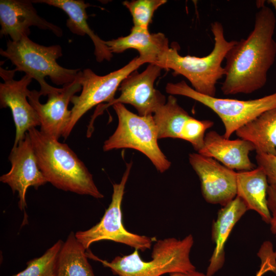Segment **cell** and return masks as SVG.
I'll list each match as a JSON object with an SVG mask.
<instances>
[{
    "instance_id": "24",
    "label": "cell",
    "mask_w": 276,
    "mask_h": 276,
    "mask_svg": "<svg viewBox=\"0 0 276 276\" xmlns=\"http://www.w3.org/2000/svg\"><path fill=\"white\" fill-rule=\"evenodd\" d=\"M63 243L59 240L41 256L29 261L24 270L12 276H57V261Z\"/></svg>"
},
{
    "instance_id": "1",
    "label": "cell",
    "mask_w": 276,
    "mask_h": 276,
    "mask_svg": "<svg viewBox=\"0 0 276 276\" xmlns=\"http://www.w3.org/2000/svg\"><path fill=\"white\" fill-rule=\"evenodd\" d=\"M259 9L252 30L247 38L237 41L225 56L221 87L225 95L251 94L266 84L276 58L275 17L266 5Z\"/></svg>"
},
{
    "instance_id": "3",
    "label": "cell",
    "mask_w": 276,
    "mask_h": 276,
    "mask_svg": "<svg viewBox=\"0 0 276 276\" xmlns=\"http://www.w3.org/2000/svg\"><path fill=\"white\" fill-rule=\"evenodd\" d=\"M194 240L191 234L182 240L168 238L156 241L151 254L152 260L146 261L139 250L131 254L116 257L110 262L99 259L90 252L88 258L100 262L118 276H160L176 272L196 270L190 258Z\"/></svg>"
},
{
    "instance_id": "17",
    "label": "cell",
    "mask_w": 276,
    "mask_h": 276,
    "mask_svg": "<svg viewBox=\"0 0 276 276\" xmlns=\"http://www.w3.org/2000/svg\"><path fill=\"white\" fill-rule=\"evenodd\" d=\"M254 150L255 147L249 141L231 140L212 130L205 134L203 147L198 153L213 158L231 169L244 171L256 167L249 157Z\"/></svg>"
},
{
    "instance_id": "18",
    "label": "cell",
    "mask_w": 276,
    "mask_h": 276,
    "mask_svg": "<svg viewBox=\"0 0 276 276\" xmlns=\"http://www.w3.org/2000/svg\"><path fill=\"white\" fill-rule=\"evenodd\" d=\"M111 53H121L133 49L145 63L158 65L170 48L169 41L162 33L151 34L148 29L133 27L127 36L105 41Z\"/></svg>"
},
{
    "instance_id": "10",
    "label": "cell",
    "mask_w": 276,
    "mask_h": 276,
    "mask_svg": "<svg viewBox=\"0 0 276 276\" xmlns=\"http://www.w3.org/2000/svg\"><path fill=\"white\" fill-rule=\"evenodd\" d=\"M162 69L156 64H149L142 73L136 70L130 74L120 84V95L118 98L98 106L88 127L94 128V122L97 117L108 107L117 103L131 105L141 116L153 115L167 101L165 96L154 88V82L160 76Z\"/></svg>"
},
{
    "instance_id": "13",
    "label": "cell",
    "mask_w": 276,
    "mask_h": 276,
    "mask_svg": "<svg viewBox=\"0 0 276 276\" xmlns=\"http://www.w3.org/2000/svg\"><path fill=\"white\" fill-rule=\"evenodd\" d=\"M16 72L15 68L0 67V76L4 80L0 83V107L11 109L16 129L13 146L25 137L29 129L40 126L37 114L28 99V87L33 79L25 75L16 80L14 79Z\"/></svg>"
},
{
    "instance_id": "15",
    "label": "cell",
    "mask_w": 276,
    "mask_h": 276,
    "mask_svg": "<svg viewBox=\"0 0 276 276\" xmlns=\"http://www.w3.org/2000/svg\"><path fill=\"white\" fill-rule=\"evenodd\" d=\"M190 164L197 174L202 196L211 204L225 206L237 196V172L213 158L190 153Z\"/></svg>"
},
{
    "instance_id": "8",
    "label": "cell",
    "mask_w": 276,
    "mask_h": 276,
    "mask_svg": "<svg viewBox=\"0 0 276 276\" xmlns=\"http://www.w3.org/2000/svg\"><path fill=\"white\" fill-rule=\"evenodd\" d=\"M132 162L126 163L121 180L112 184L111 201L101 220L92 227L78 231L75 236L86 249L94 242L110 240L144 251L150 249L155 238L141 236L128 231L122 221V202Z\"/></svg>"
},
{
    "instance_id": "30",
    "label": "cell",
    "mask_w": 276,
    "mask_h": 276,
    "mask_svg": "<svg viewBox=\"0 0 276 276\" xmlns=\"http://www.w3.org/2000/svg\"><path fill=\"white\" fill-rule=\"evenodd\" d=\"M267 3L270 4L274 9L275 11V30H276V0H268Z\"/></svg>"
},
{
    "instance_id": "22",
    "label": "cell",
    "mask_w": 276,
    "mask_h": 276,
    "mask_svg": "<svg viewBox=\"0 0 276 276\" xmlns=\"http://www.w3.org/2000/svg\"><path fill=\"white\" fill-rule=\"evenodd\" d=\"M235 133L250 142L256 153L276 155V108L263 112Z\"/></svg>"
},
{
    "instance_id": "19",
    "label": "cell",
    "mask_w": 276,
    "mask_h": 276,
    "mask_svg": "<svg viewBox=\"0 0 276 276\" xmlns=\"http://www.w3.org/2000/svg\"><path fill=\"white\" fill-rule=\"evenodd\" d=\"M247 210L244 201L236 196L218 211L212 227V239L215 246L207 268L208 276H213L223 266L225 243L236 223Z\"/></svg>"
},
{
    "instance_id": "23",
    "label": "cell",
    "mask_w": 276,
    "mask_h": 276,
    "mask_svg": "<svg viewBox=\"0 0 276 276\" xmlns=\"http://www.w3.org/2000/svg\"><path fill=\"white\" fill-rule=\"evenodd\" d=\"M86 250L71 232L59 254L57 276H95Z\"/></svg>"
},
{
    "instance_id": "16",
    "label": "cell",
    "mask_w": 276,
    "mask_h": 276,
    "mask_svg": "<svg viewBox=\"0 0 276 276\" xmlns=\"http://www.w3.org/2000/svg\"><path fill=\"white\" fill-rule=\"evenodd\" d=\"M32 4L28 0L0 1L1 36H9L11 40L19 41L29 35L31 26L51 31L58 37L62 36V29L40 17Z\"/></svg>"
},
{
    "instance_id": "27",
    "label": "cell",
    "mask_w": 276,
    "mask_h": 276,
    "mask_svg": "<svg viewBox=\"0 0 276 276\" xmlns=\"http://www.w3.org/2000/svg\"><path fill=\"white\" fill-rule=\"evenodd\" d=\"M256 160L265 171L269 185L276 187V155L257 153Z\"/></svg>"
},
{
    "instance_id": "9",
    "label": "cell",
    "mask_w": 276,
    "mask_h": 276,
    "mask_svg": "<svg viewBox=\"0 0 276 276\" xmlns=\"http://www.w3.org/2000/svg\"><path fill=\"white\" fill-rule=\"evenodd\" d=\"M145 63L137 57L123 67L104 76L97 75L90 68L80 71L82 90L79 96L72 98L71 120L62 136L66 139L80 119L93 107L114 99L116 92L123 80Z\"/></svg>"
},
{
    "instance_id": "29",
    "label": "cell",
    "mask_w": 276,
    "mask_h": 276,
    "mask_svg": "<svg viewBox=\"0 0 276 276\" xmlns=\"http://www.w3.org/2000/svg\"><path fill=\"white\" fill-rule=\"evenodd\" d=\"M169 276H208L206 274L196 270L187 272H176L169 274Z\"/></svg>"
},
{
    "instance_id": "5",
    "label": "cell",
    "mask_w": 276,
    "mask_h": 276,
    "mask_svg": "<svg viewBox=\"0 0 276 276\" xmlns=\"http://www.w3.org/2000/svg\"><path fill=\"white\" fill-rule=\"evenodd\" d=\"M6 46V50L1 49V55L15 65L16 72H23L36 80L40 86L41 96H46L54 88L46 82L45 77H49L53 83L64 86L73 82L80 71L79 68L63 67L57 63L62 56L59 45H40L25 36L17 41L8 39Z\"/></svg>"
},
{
    "instance_id": "14",
    "label": "cell",
    "mask_w": 276,
    "mask_h": 276,
    "mask_svg": "<svg viewBox=\"0 0 276 276\" xmlns=\"http://www.w3.org/2000/svg\"><path fill=\"white\" fill-rule=\"evenodd\" d=\"M8 159L11 169L0 177V181L7 184L13 193H18V207L25 212L28 189L33 187L37 190L48 182L38 167L28 132L16 146H13Z\"/></svg>"
},
{
    "instance_id": "6",
    "label": "cell",
    "mask_w": 276,
    "mask_h": 276,
    "mask_svg": "<svg viewBox=\"0 0 276 276\" xmlns=\"http://www.w3.org/2000/svg\"><path fill=\"white\" fill-rule=\"evenodd\" d=\"M112 107L118 124L113 133L104 142L103 150L133 149L145 155L159 172L169 169L171 163L158 144V131L153 115H137L121 103Z\"/></svg>"
},
{
    "instance_id": "26",
    "label": "cell",
    "mask_w": 276,
    "mask_h": 276,
    "mask_svg": "<svg viewBox=\"0 0 276 276\" xmlns=\"http://www.w3.org/2000/svg\"><path fill=\"white\" fill-rule=\"evenodd\" d=\"M257 255L261 260V265L255 276H263L268 271L273 272L276 275V251L273 250L272 243L264 242Z\"/></svg>"
},
{
    "instance_id": "20",
    "label": "cell",
    "mask_w": 276,
    "mask_h": 276,
    "mask_svg": "<svg viewBox=\"0 0 276 276\" xmlns=\"http://www.w3.org/2000/svg\"><path fill=\"white\" fill-rule=\"evenodd\" d=\"M35 3H43L58 8L64 11L68 16L66 26L74 34L80 36L87 35L95 46L96 60L101 62L104 60L109 61L112 53L105 43L89 27L86 9L90 5L82 0H36Z\"/></svg>"
},
{
    "instance_id": "28",
    "label": "cell",
    "mask_w": 276,
    "mask_h": 276,
    "mask_svg": "<svg viewBox=\"0 0 276 276\" xmlns=\"http://www.w3.org/2000/svg\"><path fill=\"white\" fill-rule=\"evenodd\" d=\"M267 202L271 216L269 222L270 231L276 237V187L269 185Z\"/></svg>"
},
{
    "instance_id": "2",
    "label": "cell",
    "mask_w": 276,
    "mask_h": 276,
    "mask_svg": "<svg viewBox=\"0 0 276 276\" xmlns=\"http://www.w3.org/2000/svg\"><path fill=\"white\" fill-rule=\"evenodd\" d=\"M38 167L48 182L58 189L97 199L104 197L92 174L68 145L36 128L28 131Z\"/></svg>"
},
{
    "instance_id": "25",
    "label": "cell",
    "mask_w": 276,
    "mask_h": 276,
    "mask_svg": "<svg viewBox=\"0 0 276 276\" xmlns=\"http://www.w3.org/2000/svg\"><path fill=\"white\" fill-rule=\"evenodd\" d=\"M166 3V0H133L123 4L132 16L133 27L148 29L155 11Z\"/></svg>"
},
{
    "instance_id": "4",
    "label": "cell",
    "mask_w": 276,
    "mask_h": 276,
    "mask_svg": "<svg viewBox=\"0 0 276 276\" xmlns=\"http://www.w3.org/2000/svg\"><path fill=\"white\" fill-rule=\"evenodd\" d=\"M211 28L214 45L210 54L201 57L181 56L178 52V47L174 45L170 47L157 65L162 69L173 70L175 75L185 77L197 92L215 97L216 84L225 75L222 63L237 40H226L223 26L219 21L211 23Z\"/></svg>"
},
{
    "instance_id": "12",
    "label": "cell",
    "mask_w": 276,
    "mask_h": 276,
    "mask_svg": "<svg viewBox=\"0 0 276 276\" xmlns=\"http://www.w3.org/2000/svg\"><path fill=\"white\" fill-rule=\"evenodd\" d=\"M81 90L79 72L73 82L62 88L54 87L48 93L45 103H40L39 91L29 90L28 99L37 114L42 132L59 140L71 120V110L68 109V104L75 94Z\"/></svg>"
},
{
    "instance_id": "7",
    "label": "cell",
    "mask_w": 276,
    "mask_h": 276,
    "mask_svg": "<svg viewBox=\"0 0 276 276\" xmlns=\"http://www.w3.org/2000/svg\"><path fill=\"white\" fill-rule=\"evenodd\" d=\"M165 89L170 95L190 98L213 110L222 122L225 129L223 136L227 139L263 112L276 108V91L258 99L240 100L201 94L184 80L175 83H168Z\"/></svg>"
},
{
    "instance_id": "11",
    "label": "cell",
    "mask_w": 276,
    "mask_h": 276,
    "mask_svg": "<svg viewBox=\"0 0 276 276\" xmlns=\"http://www.w3.org/2000/svg\"><path fill=\"white\" fill-rule=\"evenodd\" d=\"M153 117L158 139H182L189 142L198 152L203 147L206 131L214 124L212 121L199 120L190 116L173 95L168 97L166 103L155 111Z\"/></svg>"
},
{
    "instance_id": "21",
    "label": "cell",
    "mask_w": 276,
    "mask_h": 276,
    "mask_svg": "<svg viewBox=\"0 0 276 276\" xmlns=\"http://www.w3.org/2000/svg\"><path fill=\"white\" fill-rule=\"evenodd\" d=\"M268 186L267 175L259 166L237 172V196L244 201L248 210L256 211L269 224L271 216L267 202Z\"/></svg>"
}]
</instances>
